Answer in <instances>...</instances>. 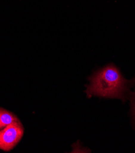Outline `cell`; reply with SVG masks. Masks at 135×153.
I'll return each instance as SVG.
<instances>
[{
	"label": "cell",
	"instance_id": "6da1fadb",
	"mask_svg": "<svg viewBox=\"0 0 135 153\" xmlns=\"http://www.w3.org/2000/svg\"><path fill=\"white\" fill-rule=\"evenodd\" d=\"M90 84L86 87L88 98L97 96L123 100L130 81L126 80L119 69L110 64L96 72L89 78Z\"/></svg>",
	"mask_w": 135,
	"mask_h": 153
},
{
	"label": "cell",
	"instance_id": "7a4b0ae2",
	"mask_svg": "<svg viewBox=\"0 0 135 153\" xmlns=\"http://www.w3.org/2000/svg\"><path fill=\"white\" fill-rule=\"evenodd\" d=\"M24 134V129L20 120L13 122L0 130V149L9 151L20 141Z\"/></svg>",
	"mask_w": 135,
	"mask_h": 153
},
{
	"label": "cell",
	"instance_id": "3957f363",
	"mask_svg": "<svg viewBox=\"0 0 135 153\" xmlns=\"http://www.w3.org/2000/svg\"><path fill=\"white\" fill-rule=\"evenodd\" d=\"M17 120L18 119L13 114L0 108V130L5 128Z\"/></svg>",
	"mask_w": 135,
	"mask_h": 153
}]
</instances>
